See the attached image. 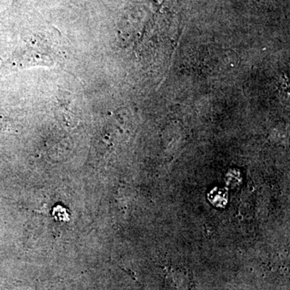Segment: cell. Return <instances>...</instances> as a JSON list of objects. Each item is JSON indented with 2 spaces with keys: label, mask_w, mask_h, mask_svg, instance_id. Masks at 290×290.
Here are the masks:
<instances>
[{
  "label": "cell",
  "mask_w": 290,
  "mask_h": 290,
  "mask_svg": "<svg viewBox=\"0 0 290 290\" xmlns=\"http://www.w3.org/2000/svg\"><path fill=\"white\" fill-rule=\"evenodd\" d=\"M167 283L173 290H189L190 288V280L184 272L172 271L167 277Z\"/></svg>",
  "instance_id": "6da1fadb"
}]
</instances>
